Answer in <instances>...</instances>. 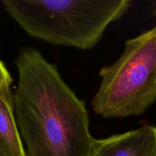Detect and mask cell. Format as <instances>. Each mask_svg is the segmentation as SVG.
<instances>
[{
	"label": "cell",
	"mask_w": 156,
	"mask_h": 156,
	"mask_svg": "<svg viewBox=\"0 0 156 156\" xmlns=\"http://www.w3.org/2000/svg\"><path fill=\"white\" fill-rule=\"evenodd\" d=\"M93 111L103 118L143 114L156 101V26L127 40L121 56L99 72Z\"/></svg>",
	"instance_id": "cell-3"
},
{
	"label": "cell",
	"mask_w": 156,
	"mask_h": 156,
	"mask_svg": "<svg viewBox=\"0 0 156 156\" xmlns=\"http://www.w3.org/2000/svg\"><path fill=\"white\" fill-rule=\"evenodd\" d=\"M12 81L13 80L10 73L2 61L0 59V88L3 86H11Z\"/></svg>",
	"instance_id": "cell-6"
},
{
	"label": "cell",
	"mask_w": 156,
	"mask_h": 156,
	"mask_svg": "<svg viewBox=\"0 0 156 156\" xmlns=\"http://www.w3.org/2000/svg\"><path fill=\"white\" fill-rule=\"evenodd\" d=\"M5 10L32 37L56 46L91 50L130 0H2Z\"/></svg>",
	"instance_id": "cell-2"
},
{
	"label": "cell",
	"mask_w": 156,
	"mask_h": 156,
	"mask_svg": "<svg viewBox=\"0 0 156 156\" xmlns=\"http://www.w3.org/2000/svg\"><path fill=\"white\" fill-rule=\"evenodd\" d=\"M90 156H156V126L144 124L123 133L94 139Z\"/></svg>",
	"instance_id": "cell-4"
},
{
	"label": "cell",
	"mask_w": 156,
	"mask_h": 156,
	"mask_svg": "<svg viewBox=\"0 0 156 156\" xmlns=\"http://www.w3.org/2000/svg\"><path fill=\"white\" fill-rule=\"evenodd\" d=\"M0 156H2V155H1V154H0Z\"/></svg>",
	"instance_id": "cell-7"
},
{
	"label": "cell",
	"mask_w": 156,
	"mask_h": 156,
	"mask_svg": "<svg viewBox=\"0 0 156 156\" xmlns=\"http://www.w3.org/2000/svg\"><path fill=\"white\" fill-rule=\"evenodd\" d=\"M0 154L27 156L15 118L14 94L10 86L0 88Z\"/></svg>",
	"instance_id": "cell-5"
},
{
	"label": "cell",
	"mask_w": 156,
	"mask_h": 156,
	"mask_svg": "<svg viewBox=\"0 0 156 156\" xmlns=\"http://www.w3.org/2000/svg\"><path fill=\"white\" fill-rule=\"evenodd\" d=\"M18 85L15 114L27 156H90L94 138L86 105L57 66L33 47L15 60Z\"/></svg>",
	"instance_id": "cell-1"
}]
</instances>
